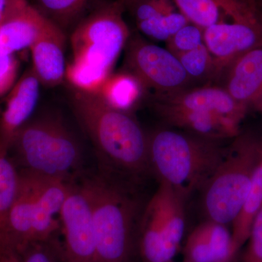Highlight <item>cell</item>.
Returning <instances> with one entry per match:
<instances>
[{
  "mask_svg": "<svg viewBox=\"0 0 262 262\" xmlns=\"http://www.w3.org/2000/svg\"><path fill=\"white\" fill-rule=\"evenodd\" d=\"M119 0L100 3L76 24L66 78L78 91L96 94L112 75L131 35Z\"/></svg>",
  "mask_w": 262,
  "mask_h": 262,
  "instance_id": "6da1fadb",
  "label": "cell"
},
{
  "mask_svg": "<svg viewBox=\"0 0 262 262\" xmlns=\"http://www.w3.org/2000/svg\"><path fill=\"white\" fill-rule=\"evenodd\" d=\"M72 106L81 126L108 166L130 177L149 170L148 135L128 113L112 107L97 94L78 91Z\"/></svg>",
  "mask_w": 262,
  "mask_h": 262,
  "instance_id": "7a4b0ae2",
  "label": "cell"
},
{
  "mask_svg": "<svg viewBox=\"0 0 262 262\" xmlns=\"http://www.w3.org/2000/svg\"><path fill=\"white\" fill-rule=\"evenodd\" d=\"M148 139L149 170L185 200L205 187L227 151L220 141L172 128L155 130Z\"/></svg>",
  "mask_w": 262,
  "mask_h": 262,
  "instance_id": "3957f363",
  "label": "cell"
},
{
  "mask_svg": "<svg viewBox=\"0 0 262 262\" xmlns=\"http://www.w3.org/2000/svg\"><path fill=\"white\" fill-rule=\"evenodd\" d=\"M11 151L19 170L67 182H73L82 164V150L73 133L51 115L31 118L15 134Z\"/></svg>",
  "mask_w": 262,
  "mask_h": 262,
  "instance_id": "277c9868",
  "label": "cell"
},
{
  "mask_svg": "<svg viewBox=\"0 0 262 262\" xmlns=\"http://www.w3.org/2000/svg\"><path fill=\"white\" fill-rule=\"evenodd\" d=\"M262 152V140L250 133L235 136L203 189L208 220L228 225L238 215Z\"/></svg>",
  "mask_w": 262,
  "mask_h": 262,
  "instance_id": "5b68a950",
  "label": "cell"
},
{
  "mask_svg": "<svg viewBox=\"0 0 262 262\" xmlns=\"http://www.w3.org/2000/svg\"><path fill=\"white\" fill-rule=\"evenodd\" d=\"M96 236V262H129L138 204L120 184L102 177L86 179Z\"/></svg>",
  "mask_w": 262,
  "mask_h": 262,
  "instance_id": "8992f818",
  "label": "cell"
},
{
  "mask_svg": "<svg viewBox=\"0 0 262 262\" xmlns=\"http://www.w3.org/2000/svg\"><path fill=\"white\" fill-rule=\"evenodd\" d=\"M126 72L135 76L144 89L171 92L191 87L192 81L178 57L168 48L131 34L125 48Z\"/></svg>",
  "mask_w": 262,
  "mask_h": 262,
  "instance_id": "52a82bcc",
  "label": "cell"
},
{
  "mask_svg": "<svg viewBox=\"0 0 262 262\" xmlns=\"http://www.w3.org/2000/svg\"><path fill=\"white\" fill-rule=\"evenodd\" d=\"M66 262H96L94 211L84 182H71L59 215Z\"/></svg>",
  "mask_w": 262,
  "mask_h": 262,
  "instance_id": "ba28073f",
  "label": "cell"
},
{
  "mask_svg": "<svg viewBox=\"0 0 262 262\" xmlns=\"http://www.w3.org/2000/svg\"><path fill=\"white\" fill-rule=\"evenodd\" d=\"M203 42L213 57L216 77L224 67L237 57L262 47V15L232 20V23L213 24L203 29Z\"/></svg>",
  "mask_w": 262,
  "mask_h": 262,
  "instance_id": "9c48e42d",
  "label": "cell"
},
{
  "mask_svg": "<svg viewBox=\"0 0 262 262\" xmlns=\"http://www.w3.org/2000/svg\"><path fill=\"white\" fill-rule=\"evenodd\" d=\"M150 98L152 106L208 112L227 117L239 124L248 110L217 84H206L171 92L154 93Z\"/></svg>",
  "mask_w": 262,
  "mask_h": 262,
  "instance_id": "30bf717a",
  "label": "cell"
},
{
  "mask_svg": "<svg viewBox=\"0 0 262 262\" xmlns=\"http://www.w3.org/2000/svg\"><path fill=\"white\" fill-rule=\"evenodd\" d=\"M215 80L248 108L262 106V47L241 55L219 72Z\"/></svg>",
  "mask_w": 262,
  "mask_h": 262,
  "instance_id": "8fae6325",
  "label": "cell"
},
{
  "mask_svg": "<svg viewBox=\"0 0 262 262\" xmlns=\"http://www.w3.org/2000/svg\"><path fill=\"white\" fill-rule=\"evenodd\" d=\"M20 170L18 194L10 208L4 232L0 234V245L19 254L32 243L33 216L36 198L42 176Z\"/></svg>",
  "mask_w": 262,
  "mask_h": 262,
  "instance_id": "7c38bea8",
  "label": "cell"
},
{
  "mask_svg": "<svg viewBox=\"0 0 262 262\" xmlns=\"http://www.w3.org/2000/svg\"><path fill=\"white\" fill-rule=\"evenodd\" d=\"M40 82L32 67L9 91L0 115V148L9 151L17 132L30 120L40 94Z\"/></svg>",
  "mask_w": 262,
  "mask_h": 262,
  "instance_id": "4fadbf2b",
  "label": "cell"
},
{
  "mask_svg": "<svg viewBox=\"0 0 262 262\" xmlns=\"http://www.w3.org/2000/svg\"><path fill=\"white\" fill-rule=\"evenodd\" d=\"M65 42L64 32L52 21L30 48L32 70L46 87H55L64 80Z\"/></svg>",
  "mask_w": 262,
  "mask_h": 262,
  "instance_id": "5bb4252c",
  "label": "cell"
},
{
  "mask_svg": "<svg viewBox=\"0 0 262 262\" xmlns=\"http://www.w3.org/2000/svg\"><path fill=\"white\" fill-rule=\"evenodd\" d=\"M153 107L170 126L201 137L221 141L234 139L239 133V123L215 114L160 106Z\"/></svg>",
  "mask_w": 262,
  "mask_h": 262,
  "instance_id": "9a60e30c",
  "label": "cell"
},
{
  "mask_svg": "<svg viewBox=\"0 0 262 262\" xmlns=\"http://www.w3.org/2000/svg\"><path fill=\"white\" fill-rule=\"evenodd\" d=\"M72 182L42 177L36 198L32 243H48L58 229L62 206Z\"/></svg>",
  "mask_w": 262,
  "mask_h": 262,
  "instance_id": "2e32d148",
  "label": "cell"
},
{
  "mask_svg": "<svg viewBox=\"0 0 262 262\" xmlns=\"http://www.w3.org/2000/svg\"><path fill=\"white\" fill-rule=\"evenodd\" d=\"M51 22L29 3L0 25V51L15 54L30 49Z\"/></svg>",
  "mask_w": 262,
  "mask_h": 262,
  "instance_id": "e0dca14e",
  "label": "cell"
},
{
  "mask_svg": "<svg viewBox=\"0 0 262 262\" xmlns=\"http://www.w3.org/2000/svg\"><path fill=\"white\" fill-rule=\"evenodd\" d=\"M191 24L205 29L221 21L222 15L232 20L253 18L256 10L248 0H172Z\"/></svg>",
  "mask_w": 262,
  "mask_h": 262,
  "instance_id": "ac0fdd59",
  "label": "cell"
},
{
  "mask_svg": "<svg viewBox=\"0 0 262 262\" xmlns=\"http://www.w3.org/2000/svg\"><path fill=\"white\" fill-rule=\"evenodd\" d=\"M161 204L162 220L165 251L170 261H173L180 248L185 229L184 203L185 199L173 188L160 183L156 191Z\"/></svg>",
  "mask_w": 262,
  "mask_h": 262,
  "instance_id": "d6986e66",
  "label": "cell"
},
{
  "mask_svg": "<svg viewBox=\"0 0 262 262\" xmlns=\"http://www.w3.org/2000/svg\"><path fill=\"white\" fill-rule=\"evenodd\" d=\"M143 262H170L165 251L161 204L155 192L141 219L139 237Z\"/></svg>",
  "mask_w": 262,
  "mask_h": 262,
  "instance_id": "ffe728a7",
  "label": "cell"
},
{
  "mask_svg": "<svg viewBox=\"0 0 262 262\" xmlns=\"http://www.w3.org/2000/svg\"><path fill=\"white\" fill-rule=\"evenodd\" d=\"M145 91L140 81L125 71L112 74L96 94L112 107L127 113L139 103Z\"/></svg>",
  "mask_w": 262,
  "mask_h": 262,
  "instance_id": "44dd1931",
  "label": "cell"
},
{
  "mask_svg": "<svg viewBox=\"0 0 262 262\" xmlns=\"http://www.w3.org/2000/svg\"><path fill=\"white\" fill-rule=\"evenodd\" d=\"M262 208V152L247 196L232 225V239L236 254L246 244L253 221Z\"/></svg>",
  "mask_w": 262,
  "mask_h": 262,
  "instance_id": "7402d4cb",
  "label": "cell"
},
{
  "mask_svg": "<svg viewBox=\"0 0 262 262\" xmlns=\"http://www.w3.org/2000/svg\"><path fill=\"white\" fill-rule=\"evenodd\" d=\"M20 170L9 151L0 148V234L6 227L8 214L20 186Z\"/></svg>",
  "mask_w": 262,
  "mask_h": 262,
  "instance_id": "603a6c76",
  "label": "cell"
},
{
  "mask_svg": "<svg viewBox=\"0 0 262 262\" xmlns=\"http://www.w3.org/2000/svg\"><path fill=\"white\" fill-rule=\"evenodd\" d=\"M93 0H34L32 3L45 16L63 31L77 24Z\"/></svg>",
  "mask_w": 262,
  "mask_h": 262,
  "instance_id": "cb8c5ba5",
  "label": "cell"
},
{
  "mask_svg": "<svg viewBox=\"0 0 262 262\" xmlns=\"http://www.w3.org/2000/svg\"><path fill=\"white\" fill-rule=\"evenodd\" d=\"M215 262H232L235 256L232 232L227 225L207 220L200 225Z\"/></svg>",
  "mask_w": 262,
  "mask_h": 262,
  "instance_id": "d4e9b609",
  "label": "cell"
},
{
  "mask_svg": "<svg viewBox=\"0 0 262 262\" xmlns=\"http://www.w3.org/2000/svg\"><path fill=\"white\" fill-rule=\"evenodd\" d=\"M190 22L179 10L136 24V28L149 39L168 42L170 38Z\"/></svg>",
  "mask_w": 262,
  "mask_h": 262,
  "instance_id": "484cf974",
  "label": "cell"
},
{
  "mask_svg": "<svg viewBox=\"0 0 262 262\" xmlns=\"http://www.w3.org/2000/svg\"><path fill=\"white\" fill-rule=\"evenodd\" d=\"M177 56L192 82L215 80L216 70L214 61L204 42L195 49Z\"/></svg>",
  "mask_w": 262,
  "mask_h": 262,
  "instance_id": "4316f807",
  "label": "cell"
},
{
  "mask_svg": "<svg viewBox=\"0 0 262 262\" xmlns=\"http://www.w3.org/2000/svg\"><path fill=\"white\" fill-rule=\"evenodd\" d=\"M125 8L135 24L178 10L172 0H130Z\"/></svg>",
  "mask_w": 262,
  "mask_h": 262,
  "instance_id": "83f0119b",
  "label": "cell"
},
{
  "mask_svg": "<svg viewBox=\"0 0 262 262\" xmlns=\"http://www.w3.org/2000/svg\"><path fill=\"white\" fill-rule=\"evenodd\" d=\"M203 43V29L193 24H188L167 42L168 49L176 56L190 51Z\"/></svg>",
  "mask_w": 262,
  "mask_h": 262,
  "instance_id": "f1b7e54d",
  "label": "cell"
},
{
  "mask_svg": "<svg viewBox=\"0 0 262 262\" xmlns=\"http://www.w3.org/2000/svg\"><path fill=\"white\" fill-rule=\"evenodd\" d=\"M184 262H215L200 226L188 236L184 246Z\"/></svg>",
  "mask_w": 262,
  "mask_h": 262,
  "instance_id": "f546056e",
  "label": "cell"
},
{
  "mask_svg": "<svg viewBox=\"0 0 262 262\" xmlns=\"http://www.w3.org/2000/svg\"><path fill=\"white\" fill-rule=\"evenodd\" d=\"M18 67L14 54L0 51V96L9 93L16 82Z\"/></svg>",
  "mask_w": 262,
  "mask_h": 262,
  "instance_id": "4dcf8cb0",
  "label": "cell"
},
{
  "mask_svg": "<svg viewBox=\"0 0 262 262\" xmlns=\"http://www.w3.org/2000/svg\"><path fill=\"white\" fill-rule=\"evenodd\" d=\"M246 243L244 262H262V208L253 221Z\"/></svg>",
  "mask_w": 262,
  "mask_h": 262,
  "instance_id": "1f68e13d",
  "label": "cell"
},
{
  "mask_svg": "<svg viewBox=\"0 0 262 262\" xmlns=\"http://www.w3.org/2000/svg\"><path fill=\"white\" fill-rule=\"evenodd\" d=\"M20 262H56L48 243H34L20 253Z\"/></svg>",
  "mask_w": 262,
  "mask_h": 262,
  "instance_id": "d6a6232c",
  "label": "cell"
},
{
  "mask_svg": "<svg viewBox=\"0 0 262 262\" xmlns=\"http://www.w3.org/2000/svg\"><path fill=\"white\" fill-rule=\"evenodd\" d=\"M29 3V0H0V25Z\"/></svg>",
  "mask_w": 262,
  "mask_h": 262,
  "instance_id": "836d02e7",
  "label": "cell"
},
{
  "mask_svg": "<svg viewBox=\"0 0 262 262\" xmlns=\"http://www.w3.org/2000/svg\"><path fill=\"white\" fill-rule=\"evenodd\" d=\"M0 262H20V254L9 248L0 246Z\"/></svg>",
  "mask_w": 262,
  "mask_h": 262,
  "instance_id": "e575fe53",
  "label": "cell"
},
{
  "mask_svg": "<svg viewBox=\"0 0 262 262\" xmlns=\"http://www.w3.org/2000/svg\"><path fill=\"white\" fill-rule=\"evenodd\" d=\"M255 3L258 5V7L262 9V0H254Z\"/></svg>",
  "mask_w": 262,
  "mask_h": 262,
  "instance_id": "d590c367",
  "label": "cell"
},
{
  "mask_svg": "<svg viewBox=\"0 0 262 262\" xmlns=\"http://www.w3.org/2000/svg\"><path fill=\"white\" fill-rule=\"evenodd\" d=\"M119 1L121 2L122 5H123L124 6H125V5H126L127 3H128L129 1H130V0H119Z\"/></svg>",
  "mask_w": 262,
  "mask_h": 262,
  "instance_id": "8d00e7d4",
  "label": "cell"
},
{
  "mask_svg": "<svg viewBox=\"0 0 262 262\" xmlns=\"http://www.w3.org/2000/svg\"><path fill=\"white\" fill-rule=\"evenodd\" d=\"M261 110H262V106H261Z\"/></svg>",
  "mask_w": 262,
  "mask_h": 262,
  "instance_id": "74e56055",
  "label": "cell"
},
{
  "mask_svg": "<svg viewBox=\"0 0 262 262\" xmlns=\"http://www.w3.org/2000/svg\"><path fill=\"white\" fill-rule=\"evenodd\" d=\"M170 262H173V261H170Z\"/></svg>",
  "mask_w": 262,
  "mask_h": 262,
  "instance_id": "f35d334b",
  "label": "cell"
}]
</instances>
